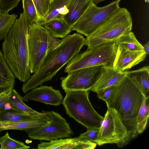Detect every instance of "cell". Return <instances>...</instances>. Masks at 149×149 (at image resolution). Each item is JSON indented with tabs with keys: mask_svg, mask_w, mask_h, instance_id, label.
Here are the masks:
<instances>
[{
	"mask_svg": "<svg viewBox=\"0 0 149 149\" xmlns=\"http://www.w3.org/2000/svg\"><path fill=\"white\" fill-rule=\"evenodd\" d=\"M86 39L77 33L68 35L47 54L38 70L22 87L24 93L52 80L57 72L81 52Z\"/></svg>",
	"mask_w": 149,
	"mask_h": 149,
	"instance_id": "1",
	"label": "cell"
},
{
	"mask_svg": "<svg viewBox=\"0 0 149 149\" xmlns=\"http://www.w3.org/2000/svg\"><path fill=\"white\" fill-rule=\"evenodd\" d=\"M32 24L23 12L17 19L2 44V53L15 77L25 82L31 77L28 34Z\"/></svg>",
	"mask_w": 149,
	"mask_h": 149,
	"instance_id": "2",
	"label": "cell"
},
{
	"mask_svg": "<svg viewBox=\"0 0 149 149\" xmlns=\"http://www.w3.org/2000/svg\"><path fill=\"white\" fill-rule=\"evenodd\" d=\"M146 98L137 86L125 76L105 101L107 107L117 111L127 129L126 136L119 147L126 146L138 135L137 118Z\"/></svg>",
	"mask_w": 149,
	"mask_h": 149,
	"instance_id": "3",
	"label": "cell"
},
{
	"mask_svg": "<svg viewBox=\"0 0 149 149\" xmlns=\"http://www.w3.org/2000/svg\"><path fill=\"white\" fill-rule=\"evenodd\" d=\"M89 92L86 90L68 91L63 104L69 117L86 127L99 128L104 117L94 109L89 99Z\"/></svg>",
	"mask_w": 149,
	"mask_h": 149,
	"instance_id": "4",
	"label": "cell"
},
{
	"mask_svg": "<svg viewBox=\"0 0 149 149\" xmlns=\"http://www.w3.org/2000/svg\"><path fill=\"white\" fill-rule=\"evenodd\" d=\"M132 20L125 8L118 9L104 23L86 39L88 49L103 44L116 41L131 32Z\"/></svg>",
	"mask_w": 149,
	"mask_h": 149,
	"instance_id": "5",
	"label": "cell"
},
{
	"mask_svg": "<svg viewBox=\"0 0 149 149\" xmlns=\"http://www.w3.org/2000/svg\"><path fill=\"white\" fill-rule=\"evenodd\" d=\"M29 67L31 73L39 68L49 52L61 42L53 37L42 25L33 23L30 26L28 34Z\"/></svg>",
	"mask_w": 149,
	"mask_h": 149,
	"instance_id": "6",
	"label": "cell"
},
{
	"mask_svg": "<svg viewBox=\"0 0 149 149\" xmlns=\"http://www.w3.org/2000/svg\"><path fill=\"white\" fill-rule=\"evenodd\" d=\"M117 49L116 41L91 47L75 56L68 63L64 72L68 73L81 68L98 65L113 67Z\"/></svg>",
	"mask_w": 149,
	"mask_h": 149,
	"instance_id": "7",
	"label": "cell"
},
{
	"mask_svg": "<svg viewBox=\"0 0 149 149\" xmlns=\"http://www.w3.org/2000/svg\"><path fill=\"white\" fill-rule=\"evenodd\" d=\"M121 0H115L103 7L93 2L75 23L72 30L87 37L92 33L120 7Z\"/></svg>",
	"mask_w": 149,
	"mask_h": 149,
	"instance_id": "8",
	"label": "cell"
},
{
	"mask_svg": "<svg viewBox=\"0 0 149 149\" xmlns=\"http://www.w3.org/2000/svg\"><path fill=\"white\" fill-rule=\"evenodd\" d=\"M107 107L95 142L100 146L115 143L119 147L126 136L127 129L117 111L114 108Z\"/></svg>",
	"mask_w": 149,
	"mask_h": 149,
	"instance_id": "9",
	"label": "cell"
},
{
	"mask_svg": "<svg viewBox=\"0 0 149 149\" xmlns=\"http://www.w3.org/2000/svg\"><path fill=\"white\" fill-rule=\"evenodd\" d=\"M42 112L48 116L50 120L45 125L28 133L30 139L50 141L70 138L73 135L69 123L58 113L53 111H42Z\"/></svg>",
	"mask_w": 149,
	"mask_h": 149,
	"instance_id": "10",
	"label": "cell"
},
{
	"mask_svg": "<svg viewBox=\"0 0 149 149\" xmlns=\"http://www.w3.org/2000/svg\"><path fill=\"white\" fill-rule=\"evenodd\" d=\"M103 66L81 68L68 73L60 78L61 85L65 93L76 90L89 91L100 77Z\"/></svg>",
	"mask_w": 149,
	"mask_h": 149,
	"instance_id": "11",
	"label": "cell"
},
{
	"mask_svg": "<svg viewBox=\"0 0 149 149\" xmlns=\"http://www.w3.org/2000/svg\"><path fill=\"white\" fill-rule=\"evenodd\" d=\"M117 45L113 67L116 70L121 72L128 71L145 60L147 54L143 50L131 51Z\"/></svg>",
	"mask_w": 149,
	"mask_h": 149,
	"instance_id": "12",
	"label": "cell"
},
{
	"mask_svg": "<svg viewBox=\"0 0 149 149\" xmlns=\"http://www.w3.org/2000/svg\"><path fill=\"white\" fill-rule=\"evenodd\" d=\"M23 97L28 100L40 102L47 104L57 106L62 104L63 98L59 90L52 86H42L36 87Z\"/></svg>",
	"mask_w": 149,
	"mask_h": 149,
	"instance_id": "13",
	"label": "cell"
},
{
	"mask_svg": "<svg viewBox=\"0 0 149 149\" xmlns=\"http://www.w3.org/2000/svg\"><path fill=\"white\" fill-rule=\"evenodd\" d=\"M125 74V71L119 72L113 67L103 66L100 77L89 91L96 92L109 86H117L120 83Z\"/></svg>",
	"mask_w": 149,
	"mask_h": 149,
	"instance_id": "14",
	"label": "cell"
},
{
	"mask_svg": "<svg viewBox=\"0 0 149 149\" xmlns=\"http://www.w3.org/2000/svg\"><path fill=\"white\" fill-rule=\"evenodd\" d=\"M93 0H70L67 6L68 13L63 19L70 27L85 12Z\"/></svg>",
	"mask_w": 149,
	"mask_h": 149,
	"instance_id": "15",
	"label": "cell"
},
{
	"mask_svg": "<svg viewBox=\"0 0 149 149\" xmlns=\"http://www.w3.org/2000/svg\"><path fill=\"white\" fill-rule=\"evenodd\" d=\"M24 101L28 100L22 97L14 88L12 90L8 99V103L11 107L46 121L50 120L49 117L42 112H39L31 108L25 104Z\"/></svg>",
	"mask_w": 149,
	"mask_h": 149,
	"instance_id": "16",
	"label": "cell"
},
{
	"mask_svg": "<svg viewBox=\"0 0 149 149\" xmlns=\"http://www.w3.org/2000/svg\"><path fill=\"white\" fill-rule=\"evenodd\" d=\"M125 73V76L137 86L145 97L149 98V66H144L136 70H128Z\"/></svg>",
	"mask_w": 149,
	"mask_h": 149,
	"instance_id": "17",
	"label": "cell"
},
{
	"mask_svg": "<svg viewBox=\"0 0 149 149\" xmlns=\"http://www.w3.org/2000/svg\"><path fill=\"white\" fill-rule=\"evenodd\" d=\"M70 0H52L48 11L45 17L36 24L43 25L51 20L63 19L68 13L67 5Z\"/></svg>",
	"mask_w": 149,
	"mask_h": 149,
	"instance_id": "18",
	"label": "cell"
},
{
	"mask_svg": "<svg viewBox=\"0 0 149 149\" xmlns=\"http://www.w3.org/2000/svg\"><path fill=\"white\" fill-rule=\"evenodd\" d=\"M48 121L40 119L17 122L0 121V133L8 130H19L26 131L27 133L46 124Z\"/></svg>",
	"mask_w": 149,
	"mask_h": 149,
	"instance_id": "19",
	"label": "cell"
},
{
	"mask_svg": "<svg viewBox=\"0 0 149 149\" xmlns=\"http://www.w3.org/2000/svg\"><path fill=\"white\" fill-rule=\"evenodd\" d=\"M42 26L55 38H63L72 30V28L67 24L63 19L51 20Z\"/></svg>",
	"mask_w": 149,
	"mask_h": 149,
	"instance_id": "20",
	"label": "cell"
},
{
	"mask_svg": "<svg viewBox=\"0 0 149 149\" xmlns=\"http://www.w3.org/2000/svg\"><path fill=\"white\" fill-rule=\"evenodd\" d=\"M38 119H39L36 117L11 107L3 110L0 113V121H1L17 122Z\"/></svg>",
	"mask_w": 149,
	"mask_h": 149,
	"instance_id": "21",
	"label": "cell"
},
{
	"mask_svg": "<svg viewBox=\"0 0 149 149\" xmlns=\"http://www.w3.org/2000/svg\"><path fill=\"white\" fill-rule=\"evenodd\" d=\"M76 141L75 138L59 139L50 141L43 142L38 144V149H74Z\"/></svg>",
	"mask_w": 149,
	"mask_h": 149,
	"instance_id": "22",
	"label": "cell"
},
{
	"mask_svg": "<svg viewBox=\"0 0 149 149\" xmlns=\"http://www.w3.org/2000/svg\"><path fill=\"white\" fill-rule=\"evenodd\" d=\"M149 116V98H146L141 104L137 118L136 129L138 134H141L145 130Z\"/></svg>",
	"mask_w": 149,
	"mask_h": 149,
	"instance_id": "23",
	"label": "cell"
},
{
	"mask_svg": "<svg viewBox=\"0 0 149 149\" xmlns=\"http://www.w3.org/2000/svg\"><path fill=\"white\" fill-rule=\"evenodd\" d=\"M117 45L131 51L143 50V46L137 40L134 33L131 32L125 34L116 41Z\"/></svg>",
	"mask_w": 149,
	"mask_h": 149,
	"instance_id": "24",
	"label": "cell"
},
{
	"mask_svg": "<svg viewBox=\"0 0 149 149\" xmlns=\"http://www.w3.org/2000/svg\"><path fill=\"white\" fill-rule=\"evenodd\" d=\"M17 16L14 13L9 15L8 12H3L0 8V41L7 36Z\"/></svg>",
	"mask_w": 149,
	"mask_h": 149,
	"instance_id": "25",
	"label": "cell"
},
{
	"mask_svg": "<svg viewBox=\"0 0 149 149\" xmlns=\"http://www.w3.org/2000/svg\"><path fill=\"white\" fill-rule=\"evenodd\" d=\"M0 149H29L30 147L24 143L11 138L8 132L0 137Z\"/></svg>",
	"mask_w": 149,
	"mask_h": 149,
	"instance_id": "26",
	"label": "cell"
},
{
	"mask_svg": "<svg viewBox=\"0 0 149 149\" xmlns=\"http://www.w3.org/2000/svg\"><path fill=\"white\" fill-rule=\"evenodd\" d=\"M14 84L15 82H12L0 86V113L11 107L8 103V99Z\"/></svg>",
	"mask_w": 149,
	"mask_h": 149,
	"instance_id": "27",
	"label": "cell"
},
{
	"mask_svg": "<svg viewBox=\"0 0 149 149\" xmlns=\"http://www.w3.org/2000/svg\"><path fill=\"white\" fill-rule=\"evenodd\" d=\"M23 12L32 23H36L39 17L32 0H22Z\"/></svg>",
	"mask_w": 149,
	"mask_h": 149,
	"instance_id": "28",
	"label": "cell"
},
{
	"mask_svg": "<svg viewBox=\"0 0 149 149\" xmlns=\"http://www.w3.org/2000/svg\"><path fill=\"white\" fill-rule=\"evenodd\" d=\"M32 1L39 17V19L38 20L39 21L42 19L46 15L48 11L52 0H32Z\"/></svg>",
	"mask_w": 149,
	"mask_h": 149,
	"instance_id": "29",
	"label": "cell"
},
{
	"mask_svg": "<svg viewBox=\"0 0 149 149\" xmlns=\"http://www.w3.org/2000/svg\"><path fill=\"white\" fill-rule=\"evenodd\" d=\"M0 74L10 81L15 82V77L7 64L3 54L0 50Z\"/></svg>",
	"mask_w": 149,
	"mask_h": 149,
	"instance_id": "30",
	"label": "cell"
},
{
	"mask_svg": "<svg viewBox=\"0 0 149 149\" xmlns=\"http://www.w3.org/2000/svg\"><path fill=\"white\" fill-rule=\"evenodd\" d=\"M99 128L87 129L85 132L75 137L76 141H90L95 142L97 139Z\"/></svg>",
	"mask_w": 149,
	"mask_h": 149,
	"instance_id": "31",
	"label": "cell"
},
{
	"mask_svg": "<svg viewBox=\"0 0 149 149\" xmlns=\"http://www.w3.org/2000/svg\"><path fill=\"white\" fill-rule=\"evenodd\" d=\"M20 0H0V8L4 12H8L16 7Z\"/></svg>",
	"mask_w": 149,
	"mask_h": 149,
	"instance_id": "32",
	"label": "cell"
},
{
	"mask_svg": "<svg viewBox=\"0 0 149 149\" xmlns=\"http://www.w3.org/2000/svg\"><path fill=\"white\" fill-rule=\"evenodd\" d=\"M116 86H111L97 91L95 92L97 97L100 99L105 101L113 91Z\"/></svg>",
	"mask_w": 149,
	"mask_h": 149,
	"instance_id": "33",
	"label": "cell"
},
{
	"mask_svg": "<svg viewBox=\"0 0 149 149\" xmlns=\"http://www.w3.org/2000/svg\"><path fill=\"white\" fill-rule=\"evenodd\" d=\"M97 144L95 142L90 141H76L74 149H93L96 147Z\"/></svg>",
	"mask_w": 149,
	"mask_h": 149,
	"instance_id": "34",
	"label": "cell"
},
{
	"mask_svg": "<svg viewBox=\"0 0 149 149\" xmlns=\"http://www.w3.org/2000/svg\"><path fill=\"white\" fill-rule=\"evenodd\" d=\"M12 82L0 74V86Z\"/></svg>",
	"mask_w": 149,
	"mask_h": 149,
	"instance_id": "35",
	"label": "cell"
},
{
	"mask_svg": "<svg viewBox=\"0 0 149 149\" xmlns=\"http://www.w3.org/2000/svg\"><path fill=\"white\" fill-rule=\"evenodd\" d=\"M143 46V50L147 55L149 54V42H148Z\"/></svg>",
	"mask_w": 149,
	"mask_h": 149,
	"instance_id": "36",
	"label": "cell"
},
{
	"mask_svg": "<svg viewBox=\"0 0 149 149\" xmlns=\"http://www.w3.org/2000/svg\"><path fill=\"white\" fill-rule=\"evenodd\" d=\"M105 0H93V2L97 4Z\"/></svg>",
	"mask_w": 149,
	"mask_h": 149,
	"instance_id": "37",
	"label": "cell"
},
{
	"mask_svg": "<svg viewBox=\"0 0 149 149\" xmlns=\"http://www.w3.org/2000/svg\"><path fill=\"white\" fill-rule=\"evenodd\" d=\"M146 2H147L148 3H149V0H144Z\"/></svg>",
	"mask_w": 149,
	"mask_h": 149,
	"instance_id": "38",
	"label": "cell"
}]
</instances>
